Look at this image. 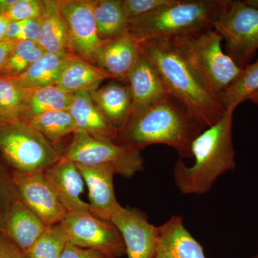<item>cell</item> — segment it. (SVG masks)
Here are the masks:
<instances>
[{
    "instance_id": "8d00e7d4",
    "label": "cell",
    "mask_w": 258,
    "mask_h": 258,
    "mask_svg": "<svg viewBox=\"0 0 258 258\" xmlns=\"http://www.w3.org/2000/svg\"><path fill=\"white\" fill-rule=\"evenodd\" d=\"M23 22H10L7 29L4 41L18 42L20 41V35L23 32Z\"/></svg>"
},
{
    "instance_id": "ba28073f",
    "label": "cell",
    "mask_w": 258,
    "mask_h": 258,
    "mask_svg": "<svg viewBox=\"0 0 258 258\" xmlns=\"http://www.w3.org/2000/svg\"><path fill=\"white\" fill-rule=\"evenodd\" d=\"M213 29L225 42L227 55L243 69L258 50V9L227 0Z\"/></svg>"
},
{
    "instance_id": "7a4b0ae2",
    "label": "cell",
    "mask_w": 258,
    "mask_h": 258,
    "mask_svg": "<svg viewBox=\"0 0 258 258\" xmlns=\"http://www.w3.org/2000/svg\"><path fill=\"white\" fill-rule=\"evenodd\" d=\"M159 71L169 96L182 105L203 130L221 118L225 108L189 62L167 40L139 42Z\"/></svg>"
},
{
    "instance_id": "9c48e42d",
    "label": "cell",
    "mask_w": 258,
    "mask_h": 258,
    "mask_svg": "<svg viewBox=\"0 0 258 258\" xmlns=\"http://www.w3.org/2000/svg\"><path fill=\"white\" fill-rule=\"evenodd\" d=\"M60 225L70 243L92 249L111 258L125 254L124 242L114 224L87 212H73L66 215Z\"/></svg>"
},
{
    "instance_id": "5b68a950",
    "label": "cell",
    "mask_w": 258,
    "mask_h": 258,
    "mask_svg": "<svg viewBox=\"0 0 258 258\" xmlns=\"http://www.w3.org/2000/svg\"><path fill=\"white\" fill-rule=\"evenodd\" d=\"M167 41L179 51L212 94L219 99L242 72V68L224 52L223 39L215 29Z\"/></svg>"
},
{
    "instance_id": "1f68e13d",
    "label": "cell",
    "mask_w": 258,
    "mask_h": 258,
    "mask_svg": "<svg viewBox=\"0 0 258 258\" xmlns=\"http://www.w3.org/2000/svg\"><path fill=\"white\" fill-rule=\"evenodd\" d=\"M171 2L172 0H122V8L128 21L152 13Z\"/></svg>"
},
{
    "instance_id": "d6a6232c",
    "label": "cell",
    "mask_w": 258,
    "mask_h": 258,
    "mask_svg": "<svg viewBox=\"0 0 258 258\" xmlns=\"http://www.w3.org/2000/svg\"><path fill=\"white\" fill-rule=\"evenodd\" d=\"M18 199L20 198L13 181L12 171L10 172L0 164V207L2 210Z\"/></svg>"
},
{
    "instance_id": "9a60e30c",
    "label": "cell",
    "mask_w": 258,
    "mask_h": 258,
    "mask_svg": "<svg viewBox=\"0 0 258 258\" xmlns=\"http://www.w3.org/2000/svg\"><path fill=\"white\" fill-rule=\"evenodd\" d=\"M45 228V224L20 199L2 210L0 232L23 252L33 245Z\"/></svg>"
},
{
    "instance_id": "3957f363",
    "label": "cell",
    "mask_w": 258,
    "mask_h": 258,
    "mask_svg": "<svg viewBox=\"0 0 258 258\" xmlns=\"http://www.w3.org/2000/svg\"><path fill=\"white\" fill-rule=\"evenodd\" d=\"M235 108H229L215 124L203 130L191 144L192 165L178 159L174 166V181L184 195L209 192L217 179L236 167V153L232 141Z\"/></svg>"
},
{
    "instance_id": "277c9868",
    "label": "cell",
    "mask_w": 258,
    "mask_h": 258,
    "mask_svg": "<svg viewBox=\"0 0 258 258\" xmlns=\"http://www.w3.org/2000/svg\"><path fill=\"white\" fill-rule=\"evenodd\" d=\"M227 0H172L169 5L128 20V34L137 41L171 40L213 29Z\"/></svg>"
},
{
    "instance_id": "ab89813d",
    "label": "cell",
    "mask_w": 258,
    "mask_h": 258,
    "mask_svg": "<svg viewBox=\"0 0 258 258\" xmlns=\"http://www.w3.org/2000/svg\"><path fill=\"white\" fill-rule=\"evenodd\" d=\"M16 1L17 0H0V14L5 15Z\"/></svg>"
},
{
    "instance_id": "cb8c5ba5",
    "label": "cell",
    "mask_w": 258,
    "mask_h": 258,
    "mask_svg": "<svg viewBox=\"0 0 258 258\" xmlns=\"http://www.w3.org/2000/svg\"><path fill=\"white\" fill-rule=\"evenodd\" d=\"M72 55H74L71 52H45L38 60L17 79L25 88H40L56 85L64 64Z\"/></svg>"
},
{
    "instance_id": "2e32d148",
    "label": "cell",
    "mask_w": 258,
    "mask_h": 258,
    "mask_svg": "<svg viewBox=\"0 0 258 258\" xmlns=\"http://www.w3.org/2000/svg\"><path fill=\"white\" fill-rule=\"evenodd\" d=\"M126 83L132 95V113L169 96L159 71L142 51Z\"/></svg>"
},
{
    "instance_id": "60d3db41",
    "label": "cell",
    "mask_w": 258,
    "mask_h": 258,
    "mask_svg": "<svg viewBox=\"0 0 258 258\" xmlns=\"http://www.w3.org/2000/svg\"><path fill=\"white\" fill-rule=\"evenodd\" d=\"M244 3L252 8L258 9V0H244Z\"/></svg>"
},
{
    "instance_id": "484cf974",
    "label": "cell",
    "mask_w": 258,
    "mask_h": 258,
    "mask_svg": "<svg viewBox=\"0 0 258 258\" xmlns=\"http://www.w3.org/2000/svg\"><path fill=\"white\" fill-rule=\"evenodd\" d=\"M55 145L57 142L77 131L69 111H56L42 113L26 121Z\"/></svg>"
},
{
    "instance_id": "8992f818",
    "label": "cell",
    "mask_w": 258,
    "mask_h": 258,
    "mask_svg": "<svg viewBox=\"0 0 258 258\" xmlns=\"http://www.w3.org/2000/svg\"><path fill=\"white\" fill-rule=\"evenodd\" d=\"M0 154L18 172L45 170L62 157L55 145L26 121L1 115Z\"/></svg>"
},
{
    "instance_id": "e575fe53",
    "label": "cell",
    "mask_w": 258,
    "mask_h": 258,
    "mask_svg": "<svg viewBox=\"0 0 258 258\" xmlns=\"http://www.w3.org/2000/svg\"><path fill=\"white\" fill-rule=\"evenodd\" d=\"M42 27V15L38 18L23 21V32L20 37V41L28 40V41L37 42Z\"/></svg>"
},
{
    "instance_id": "f546056e",
    "label": "cell",
    "mask_w": 258,
    "mask_h": 258,
    "mask_svg": "<svg viewBox=\"0 0 258 258\" xmlns=\"http://www.w3.org/2000/svg\"><path fill=\"white\" fill-rule=\"evenodd\" d=\"M68 242L67 236L60 224L48 226L24 253L26 258H60Z\"/></svg>"
},
{
    "instance_id": "83f0119b",
    "label": "cell",
    "mask_w": 258,
    "mask_h": 258,
    "mask_svg": "<svg viewBox=\"0 0 258 258\" xmlns=\"http://www.w3.org/2000/svg\"><path fill=\"white\" fill-rule=\"evenodd\" d=\"M44 53L45 52L37 42L28 40L16 42L4 66L0 69V75L18 77Z\"/></svg>"
},
{
    "instance_id": "7bdbcfd3",
    "label": "cell",
    "mask_w": 258,
    "mask_h": 258,
    "mask_svg": "<svg viewBox=\"0 0 258 258\" xmlns=\"http://www.w3.org/2000/svg\"><path fill=\"white\" fill-rule=\"evenodd\" d=\"M251 258H258V251H257V253L255 255L253 256V257H251Z\"/></svg>"
},
{
    "instance_id": "f35d334b",
    "label": "cell",
    "mask_w": 258,
    "mask_h": 258,
    "mask_svg": "<svg viewBox=\"0 0 258 258\" xmlns=\"http://www.w3.org/2000/svg\"><path fill=\"white\" fill-rule=\"evenodd\" d=\"M10 21L4 15L0 14V42L4 41L7 29Z\"/></svg>"
},
{
    "instance_id": "44dd1931",
    "label": "cell",
    "mask_w": 258,
    "mask_h": 258,
    "mask_svg": "<svg viewBox=\"0 0 258 258\" xmlns=\"http://www.w3.org/2000/svg\"><path fill=\"white\" fill-rule=\"evenodd\" d=\"M111 76L95 64L76 55L67 61L61 72L57 85L69 94L91 91Z\"/></svg>"
},
{
    "instance_id": "4fadbf2b",
    "label": "cell",
    "mask_w": 258,
    "mask_h": 258,
    "mask_svg": "<svg viewBox=\"0 0 258 258\" xmlns=\"http://www.w3.org/2000/svg\"><path fill=\"white\" fill-rule=\"evenodd\" d=\"M77 166L88 187L90 213L111 221L112 217L122 208L115 197L114 169L109 166Z\"/></svg>"
},
{
    "instance_id": "4dcf8cb0",
    "label": "cell",
    "mask_w": 258,
    "mask_h": 258,
    "mask_svg": "<svg viewBox=\"0 0 258 258\" xmlns=\"http://www.w3.org/2000/svg\"><path fill=\"white\" fill-rule=\"evenodd\" d=\"M43 1L40 0H17L5 13L10 22H23L41 16Z\"/></svg>"
},
{
    "instance_id": "836d02e7",
    "label": "cell",
    "mask_w": 258,
    "mask_h": 258,
    "mask_svg": "<svg viewBox=\"0 0 258 258\" xmlns=\"http://www.w3.org/2000/svg\"><path fill=\"white\" fill-rule=\"evenodd\" d=\"M60 258H111L92 249H83L68 242Z\"/></svg>"
},
{
    "instance_id": "d590c367",
    "label": "cell",
    "mask_w": 258,
    "mask_h": 258,
    "mask_svg": "<svg viewBox=\"0 0 258 258\" xmlns=\"http://www.w3.org/2000/svg\"><path fill=\"white\" fill-rule=\"evenodd\" d=\"M0 258H26L19 247L0 232Z\"/></svg>"
},
{
    "instance_id": "f1b7e54d",
    "label": "cell",
    "mask_w": 258,
    "mask_h": 258,
    "mask_svg": "<svg viewBox=\"0 0 258 258\" xmlns=\"http://www.w3.org/2000/svg\"><path fill=\"white\" fill-rule=\"evenodd\" d=\"M26 88L17 77L0 75V115L21 119L25 105Z\"/></svg>"
},
{
    "instance_id": "d4e9b609",
    "label": "cell",
    "mask_w": 258,
    "mask_h": 258,
    "mask_svg": "<svg viewBox=\"0 0 258 258\" xmlns=\"http://www.w3.org/2000/svg\"><path fill=\"white\" fill-rule=\"evenodd\" d=\"M93 12L98 35L103 41L128 35L122 0H95Z\"/></svg>"
},
{
    "instance_id": "ac0fdd59",
    "label": "cell",
    "mask_w": 258,
    "mask_h": 258,
    "mask_svg": "<svg viewBox=\"0 0 258 258\" xmlns=\"http://www.w3.org/2000/svg\"><path fill=\"white\" fill-rule=\"evenodd\" d=\"M160 236L154 258H207L201 244L174 215L159 227Z\"/></svg>"
},
{
    "instance_id": "52a82bcc",
    "label": "cell",
    "mask_w": 258,
    "mask_h": 258,
    "mask_svg": "<svg viewBox=\"0 0 258 258\" xmlns=\"http://www.w3.org/2000/svg\"><path fill=\"white\" fill-rule=\"evenodd\" d=\"M62 156L76 165L111 166L115 174L128 179L144 169V160L140 151L82 132L73 134L72 140Z\"/></svg>"
},
{
    "instance_id": "4316f807",
    "label": "cell",
    "mask_w": 258,
    "mask_h": 258,
    "mask_svg": "<svg viewBox=\"0 0 258 258\" xmlns=\"http://www.w3.org/2000/svg\"><path fill=\"white\" fill-rule=\"evenodd\" d=\"M258 91V58L253 63L247 64L235 82L225 90L220 97L225 109L237 108L241 103Z\"/></svg>"
},
{
    "instance_id": "603a6c76",
    "label": "cell",
    "mask_w": 258,
    "mask_h": 258,
    "mask_svg": "<svg viewBox=\"0 0 258 258\" xmlns=\"http://www.w3.org/2000/svg\"><path fill=\"white\" fill-rule=\"evenodd\" d=\"M72 95L57 85L26 88L25 109L21 119L28 121L34 117L51 111H68Z\"/></svg>"
},
{
    "instance_id": "7402d4cb",
    "label": "cell",
    "mask_w": 258,
    "mask_h": 258,
    "mask_svg": "<svg viewBox=\"0 0 258 258\" xmlns=\"http://www.w3.org/2000/svg\"><path fill=\"white\" fill-rule=\"evenodd\" d=\"M37 43L48 53L71 52L67 28L58 0L43 1L41 32Z\"/></svg>"
},
{
    "instance_id": "74e56055",
    "label": "cell",
    "mask_w": 258,
    "mask_h": 258,
    "mask_svg": "<svg viewBox=\"0 0 258 258\" xmlns=\"http://www.w3.org/2000/svg\"><path fill=\"white\" fill-rule=\"evenodd\" d=\"M16 42H0V69L4 66Z\"/></svg>"
},
{
    "instance_id": "d6986e66",
    "label": "cell",
    "mask_w": 258,
    "mask_h": 258,
    "mask_svg": "<svg viewBox=\"0 0 258 258\" xmlns=\"http://www.w3.org/2000/svg\"><path fill=\"white\" fill-rule=\"evenodd\" d=\"M68 111L74 120L76 132H85L98 139H116L118 129L96 106L89 91L72 94Z\"/></svg>"
},
{
    "instance_id": "ffe728a7",
    "label": "cell",
    "mask_w": 258,
    "mask_h": 258,
    "mask_svg": "<svg viewBox=\"0 0 258 258\" xmlns=\"http://www.w3.org/2000/svg\"><path fill=\"white\" fill-rule=\"evenodd\" d=\"M96 106L111 122L119 129L132 113V99L127 83L111 81L89 91Z\"/></svg>"
},
{
    "instance_id": "6da1fadb",
    "label": "cell",
    "mask_w": 258,
    "mask_h": 258,
    "mask_svg": "<svg viewBox=\"0 0 258 258\" xmlns=\"http://www.w3.org/2000/svg\"><path fill=\"white\" fill-rule=\"evenodd\" d=\"M203 129L181 103L170 96L132 113L118 130L115 142L140 151L154 144L174 148L181 158H191V144Z\"/></svg>"
},
{
    "instance_id": "7c38bea8",
    "label": "cell",
    "mask_w": 258,
    "mask_h": 258,
    "mask_svg": "<svg viewBox=\"0 0 258 258\" xmlns=\"http://www.w3.org/2000/svg\"><path fill=\"white\" fill-rule=\"evenodd\" d=\"M111 221L121 234L127 258H154L160 230L149 222L143 212L122 207Z\"/></svg>"
},
{
    "instance_id": "e0dca14e",
    "label": "cell",
    "mask_w": 258,
    "mask_h": 258,
    "mask_svg": "<svg viewBox=\"0 0 258 258\" xmlns=\"http://www.w3.org/2000/svg\"><path fill=\"white\" fill-rule=\"evenodd\" d=\"M141 55L139 42L130 35L106 41L96 58V66L112 79L126 83L131 71Z\"/></svg>"
},
{
    "instance_id": "30bf717a",
    "label": "cell",
    "mask_w": 258,
    "mask_h": 258,
    "mask_svg": "<svg viewBox=\"0 0 258 258\" xmlns=\"http://www.w3.org/2000/svg\"><path fill=\"white\" fill-rule=\"evenodd\" d=\"M67 28L70 52L96 66L98 51L106 41L98 35L93 0H58Z\"/></svg>"
},
{
    "instance_id": "b9f144b4",
    "label": "cell",
    "mask_w": 258,
    "mask_h": 258,
    "mask_svg": "<svg viewBox=\"0 0 258 258\" xmlns=\"http://www.w3.org/2000/svg\"><path fill=\"white\" fill-rule=\"evenodd\" d=\"M247 100L253 102V103L258 105V91L253 93V94L251 95V96L249 97V98Z\"/></svg>"
},
{
    "instance_id": "8fae6325",
    "label": "cell",
    "mask_w": 258,
    "mask_h": 258,
    "mask_svg": "<svg viewBox=\"0 0 258 258\" xmlns=\"http://www.w3.org/2000/svg\"><path fill=\"white\" fill-rule=\"evenodd\" d=\"M20 200L46 227L58 225L69 214L47 182L44 171H12Z\"/></svg>"
},
{
    "instance_id": "ee69618b",
    "label": "cell",
    "mask_w": 258,
    "mask_h": 258,
    "mask_svg": "<svg viewBox=\"0 0 258 258\" xmlns=\"http://www.w3.org/2000/svg\"><path fill=\"white\" fill-rule=\"evenodd\" d=\"M1 217H2V210H0V222H1Z\"/></svg>"
},
{
    "instance_id": "5bb4252c",
    "label": "cell",
    "mask_w": 258,
    "mask_h": 258,
    "mask_svg": "<svg viewBox=\"0 0 258 258\" xmlns=\"http://www.w3.org/2000/svg\"><path fill=\"white\" fill-rule=\"evenodd\" d=\"M44 174L69 213L89 212L88 203L81 198L84 180L75 163L62 156L60 160L44 170Z\"/></svg>"
}]
</instances>
